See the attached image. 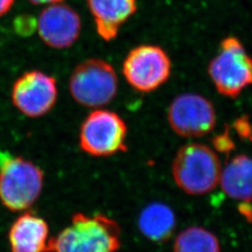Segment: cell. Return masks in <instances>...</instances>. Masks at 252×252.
<instances>
[{
  "mask_svg": "<svg viewBox=\"0 0 252 252\" xmlns=\"http://www.w3.org/2000/svg\"><path fill=\"white\" fill-rule=\"evenodd\" d=\"M121 228L103 214L76 213L70 224L52 237L49 252H117Z\"/></svg>",
  "mask_w": 252,
  "mask_h": 252,
  "instance_id": "obj_1",
  "label": "cell"
},
{
  "mask_svg": "<svg viewBox=\"0 0 252 252\" xmlns=\"http://www.w3.org/2000/svg\"><path fill=\"white\" fill-rule=\"evenodd\" d=\"M221 163L216 152L207 145L189 143L176 153L172 175L180 189L199 196L212 191L220 183Z\"/></svg>",
  "mask_w": 252,
  "mask_h": 252,
  "instance_id": "obj_2",
  "label": "cell"
},
{
  "mask_svg": "<svg viewBox=\"0 0 252 252\" xmlns=\"http://www.w3.org/2000/svg\"><path fill=\"white\" fill-rule=\"evenodd\" d=\"M208 74L218 93L236 98L252 85V57L236 36H227L208 64Z\"/></svg>",
  "mask_w": 252,
  "mask_h": 252,
  "instance_id": "obj_3",
  "label": "cell"
},
{
  "mask_svg": "<svg viewBox=\"0 0 252 252\" xmlns=\"http://www.w3.org/2000/svg\"><path fill=\"white\" fill-rule=\"evenodd\" d=\"M119 81L113 66L101 59L79 63L70 75L69 92L78 104L100 108L109 104L118 93Z\"/></svg>",
  "mask_w": 252,
  "mask_h": 252,
  "instance_id": "obj_4",
  "label": "cell"
},
{
  "mask_svg": "<svg viewBox=\"0 0 252 252\" xmlns=\"http://www.w3.org/2000/svg\"><path fill=\"white\" fill-rule=\"evenodd\" d=\"M43 171L34 162L9 158L0 167V201L11 211H25L41 194Z\"/></svg>",
  "mask_w": 252,
  "mask_h": 252,
  "instance_id": "obj_5",
  "label": "cell"
},
{
  "mask_svg": "<svg viewBox=\"0 0 252 252\" xmlns=\"http://www.w3.org/2000/svg\"><path fill=\"white\" fill-rule=\"evenodd\" d=\"M127 126L114 111L96 108L85 118L80 129V146L94 157H108L126 150Z\"/></svg>",
  "mask_w": 252,
  "mask_h": 252,
  "instance_id": "obj_6",
  "label": "cell"
},
{
  "mask_svg": "<svg viewBox=\"0 0 252 252\" xmlns=\"http://www.w3.org/2000/svg\"><path fill=\"white\" fill-rule=\"evenodd\" d=\"M172 63L167 53L160 46H137L123 63V74L126 81L137 92L151 93L168 81Z\"/></svg>",
  "mask_w": 252,
  "mask_h": 252,
  "instance_id": "obj_7",
  "label": "cell"
},
{
  "mask_svg": "<svg viewBox=\"0 0 252 252\" xmlns=\"http://www.w3.org/2000/svg\"><path fill=\"white\" fill-rule=\"evenodd\" d=\"M167 121L172 130L181 137H200L215 128L216 110L207 97L195 93H184L169 105Z\"/></svg>",
  "mask_w": 252,
  "mask_h": 252,
  "instance_id": "obj_8",
  "label": "cell"
},
{
  "mask_svg": "<svg viewBox=\"0 0 252 252\" xmlns=\"http://www.w3.org/2000/svg\"><path fill=\"white\" fill-rule=\"evenodd\" d=\"M11 97L23 114L30 118L42 117L56 104L57 82L54 77L41 71H27L14 82Z\"/></svg>",
  "mask_w": 252,
  "mask_h": 252,
  "instance_id": "obj_9",
  "label": "cell"
},
{
  "mask_svg": "<svg viewBox=\"0 0 252 252\" xmlns=\"http://www.w3.org/2000/svg\"><path fill=\"white\" fill-rule=\"evenodd\" d=\"M36 27L46 45L62 50L71 47L78 40L81 35V17L70 6L59 2L43 9Z\"/></svg>",
  "mask_w": 252,
  "mask_h": 252,
  "instance_id": "obj_10",
  "label": "cell"
},
{
  "mask_svg": "<svg viewBox=\"0 0 252 252\" xmlns=\"http://www.w3.org/2000/svg\"><path fill=\"white\" fill-rule=\"evenodd\" d=\"M51 238L48 222L32 212L23 213L9 229L11 252H49Z\"/></svg>",
  "mask_w": 252,
  "mask_h": 252,
  "instance_id": "obj_11",
  "label": "cell"
},
{
  "mask_svg": "<svg viewBox=\"0 0 252 252\" xmlns=\"http://www.w3.org/2000/svg\"><path fill=\"white\" fill-rule=\"evenodd\" d=\"M97 34L106 41L116 38L121 27L136 11V0H87Z\"/></svg>",
  "mask_w": 252,
  "mask_h": 252,
  "instance_id": "obj_12",
  "label": "cell"
},
{
  "mask_svg": "<svg viewBox=\"0 0 252 252\" xmlns=\"http://www.w3.org/2000/svg\"><path fill=\"white\" fill-rule=\"evenodd\" d=\"M229 197L244 203L252 201V157L239 154L221 169L220 183Z\"/></svg>",
  "mask_w": 252,
  "mask_h": 252,
  "instance_id": "obj_13",
  "label": "cell"
},
{
  "mask_svg": "<svg viewBox=\"0 0 252 252\" xmlns=\"http://www.w3.org/2000/svg\"><path fill=\"white\" fill-rule=\"evenodd\" d=\"M138 228L149 240L162 243L174 234L177 220L174 210L163 203H152L143 208L138 217Z\"/></svg>",
  "mask_w": 252,
  "mask_h": 252,
  "instance_id": "obj_14",
  "label": "cell"
},
{
  "mask_svg": "<svg viewBox=\"0 0 252 252\" xmlns=\"http://www.w3.org/2000/svg\"><path fill=\"white\" fill-rule=\"evenodd\" d=\"M174 252H220L216 235L201 226H190L175 239Z\"/></svg>",
  "mask_w": 252,
  "mask_h": 252,
  "instance_id": "obj_15",
  "label": "cell"
},
{
  "mask_svg": "<svg viewBox=\"0 0 252 252\" xmlns=\"http://www.w3.org/2000/svg\"><path fill=\"white\" fill-rule=\"evenodd\" d=\"M213 145L219 153H229L234 149V142L228 130H225L222 134L216 136L213 140Z\"/></svg>",
  "mask_w": 252,
  "mask_h": 252,
  "instance_id": "obj_16",
  "label": "cell"
},
{
  "mask_svg": "<svg viewBox=\"0 0 252 252\" xmlns=\"http://www.w3.org/2000/svg\"><path fill=\"white\" fill-rule=\"evenodd\" d=\"M236 130L241 136L249 138L252 135V129L251 125L248 121H245L244 119H240L236 122Z\"/></svg>",
  "mask_w": 252,
  "mask_h": 252,
  "instance_id": "obj_17",
  "label": "cell"
},
{
  "mask_svg": "<svg viewBox=\"0 0 252 252\" xmlns=\"http://www.w3.org/2000/svg\"><path fill=\"white\" fill-rule=\"evenodd\" d=\"M239 211L246 217L249 222H252V208L248 203H244L239 207Z\"/></svg>",
  "mask_w": 252,
  "mask_h": 252,
  "instance_id": "obj_18",
  "label": "cell"
},
{
  "mask_svg": "<svg viewBox=\"0 0 252 252\" xmlns=\"http://www.w3.org/2000/svg\"><path fill=\"white\" fill-rule=\"evenodd\" d=\"M14 0H0V17L5 15L11 9Z\"/></svg>",
  "mask_w": 252,
  "mask_h": 252,
  "instance_id": "obj_19",
  "label": "cell"
},
{
  "mask_svg": "<svg viewBox=\"0 0 252 252\" xmlns=\"http://www.w3.org/2000/svg\"><path fill=\"white\" fill-rule=\"evenodd\" d=\"M30 3L34 5H51L62 2L63 0H28Z\"/></svg>",
  "mask_w": 252,
  "mask_h": 252,
  "instance_id": "obj_20",
  "label": "cell"
}]
</instances>
